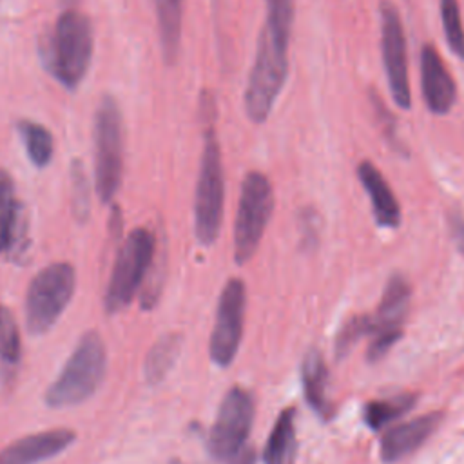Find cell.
<instances>
[{
  "mask_svg": "<svg viewBox=\"0 0 464 464\" xmlns=\"http://www.w3.org/2000/svg\"><path fill=\"white\" fill-rule=\"evenodd\" d=\"M92 47L89 18L76 9H65L42 45V58L49 72L65 89L74 91L91 67Z\"/></svg>",
  "mask_w": 464,
  "mask_h": 464,
  "instance_id": "6da1fadb",
  "label": "cell"
},
{
  "mask_svg": "<svg viewBox=\"0 0 464 464\" xmlns=\"http://www.w3.org/2000/svg\"><path fill=\"white\" fill-rule=\"evenodd\" d=\"M107 372V350L98 332H87L65 361L62 372L45 392L51 408L74 406L87 401L102 384Z\"/></svg>",
  "mask_w": 464,
  "mask_h": 464,
  "instance_id": "7a4b0ae2",
  "label": "cell"
},
{
  "mask_svg": "<svg viewBox=\"0 0 464 464\" xmlns=\"http://www.w3.org/2000/svg\"><path fill=\"white\" fill-rule=\"evenodd\" d=\"M288 74V42L263 27L254 65L245 89V111L254 123H263L285 85Z\"/></svg>",
  "mask_w": 464,
  "mask_h": 464,
  "instance_id": "3957f363",
  "label": "cell"
},
{
  "mask_svg": "<svg viewBox=\"0 0 464 464\" xmlns=\"http://www.w3.org/2000/svg\"><path fill=\"white\" fill-rule=\"evenodd\" d=\"M254 422V401L243 388H230L223 397L208 433V451L223 464H254L256 453L248 446Z\"/></svg>",
  "mask_w": 464,
  "mask_h": 464,
  "instance_id": "277c9868",
  "label": "cell"
},
{
  "mask_svg": "<svg viewBox=\"0 0 464 464\" xmlns=\"http://www.w3.org/2000/svg\"><path fill=\"white\" fill-rule=\"evenodd\" d=\"M225 178L219 143L212 125H208L199 160L194 194V232L201 245L210 246L219 236L223 218Z\"/></svg>",
  "mask_w": 464,
  "mask_h": 464,
  "instance_id": "5b68a950",
  "label": "cell"
},
{
  "mask_svg": "<svg viewBox=\"0 0 464 464\" xmlns=\"http://www.w3.org/2000/svg\"><path fill=\"white\" fill-rule=\"evenodd\" d=\"M76 288V272L69 263H51L29 283L25 294V326L29 334H45L60 319Z\"/></svg>",
  "mask_w": 464,
  "mask_h": 464,
  "instance_id": "8992f818",
  "label": "cell"
},
{
  "mask_svg": "<svg viewBox=\"0 0 464 464\" xmlns=\"http://www.w3.org/2000/svg\"><path fill=\"white\" fill-rule=\"evenodd\" d=\"M156 239L149 228H134L121 243L105 292V308L114 314L125 308L143 285L154 261Z\"/></svg>",
  "mask_w": 464,
  "mask_h": 464,
  "instance_id": "52a82bcc",
  "label": "cell"
},
{
  "mask_svg": "<svg viewBox=\"0 0 464 464\" xmlns=\"http://www.w3.org/2000/svg\"><path fill=\"white\" fill-rule=\"evenodd\" d=\"M123 172L121 114L112 96H103L94 114V181L103 203L118 192Z\"/></svg>",
  "mask_w": 464,
  "mask_h": 464,
  "instance_id": "ba28073f",
  "label": "cell"
},
{
  "mask_svg": "<svg viewBox=\"0 0 464 464\" xmlns=\"http://www.w3.org/2000/svg\"><path fill=\"white\" fill-rule=\"evenodd\" d=\"M274 210V190L261 172H248L241 183V194L234 221V259L246 263L257 250Z\"/></svg>",
  "mask_w": 464,
  "mask_h": 464,
  "instance_id": "9c48e42d",
  "label": "cell"
},
{
  "mask_svg": "<svg viewBox=\"0 0 464 464\" xmlns=\"http://www.w3.org/2000/svg\"><path fill=\"white\" fill-rule=\"evenodd\" d=\"M245 306H246L245 283L237 277L228 279L218 301L216 321H214L210 344H208L210 359L221 368L228 366L239 350L241 337H243Z\"/></svg>",
  "mask_w": 464,
  "mask_h": 464,
  "instance_id": "30bf717a",
  "label": "cell"
},
{
  "mask_svg": "<svg viewBox=\"0 0 464 464\" xmlns=\"http://www.w3.org/2000/svg\"><path fill=\"white\" fill-rule=\"evenodd\" d=\"M381 34L382 62L392 96L399 107L408 109L411 105V94L408 80L406 36L401 16L395 5L390 2H382L381 5Z\"/></svg>",
  "mask_w": 464,
  "mask_h": 464,
  "instance_id": "8fae6325",
  "label": "cell"
},
{
  "mask_svg": "<svg viewBox=\"0 0 464 464\" xmlns=\"http://www.w3.org/2000/svg\"><path fill=\"white\" fill-rule=\"evenodd\" d=\"M76 439L67 428H54L16 439L0 451V464H38L65 451Z\"/></svg>",
  "mask_w": 464,
  "mask_h": 464,
  "instance_id": "7c38bea8",
  "label": "cell"
},
{
  "mask_svg": "<svg viewBox=\"0 0 464 464\" xmlns=\"http://www.w3.org/2000/svg\"><path fill=\"white\" fill-rule=\"evenodd\" d=\"M420 76H422V96L428 109L435 114L450 112L457 98V87L440 54L431 45H424L422 49Z\"/></svg>",
  "mask_w": 464,
  "mask_h": 464,
  "instance_id": "4fadbf2b",
  "label": "cell"
},
{
  "mask_svg": "<svg viewBox=\"0 0 464 464\" xmlns=\"http://www.w3.org/2000/svg\"><path fill=\"white\" fill-rule=\"evenodd\" d=\"M440 419H442V413L431 411L422 417L393 426L381 439V459L392 464L410 455L433 433Z\"/></svg>",
  "mask_w": 464,
  "mask_h": 464,
  "instance_id": "5bb4252c",
  "label": "cell"
},
{
  "mask_svg": "<svg viewBox=\"0 0 464 464\" xmlns=\"http://www.w3.org/2000/svg\"><path fill=\"white\" fill-rule=\"evenodd\" d=\"M357 176L370 196L377 225L397 228L401 223V207L381 170L372 161H361L357 167Z\"/></svg>",
  "mask_w": 464,
  "mask_h": 464,
  "instance_id": "9a60e30c",
  "label": "cell"
},
{
  "mask_svg": "<svg viewBox=\"0 0 464 464\" xmlns=\"http://www.w3.org/2000/svg\"><path fill=\"white\" fill-rule=\"evenodd\" d=\"M25 230L14 183L5 170H0V252H22L25 248Z\"/></svg>",
  "mask_w": 464,
  "mask_h": 464,
  "instance_id": "2e32d148",
  "label": "cell"
},
{
  "mask_svg": "<svg viewBox=\"0 0 464 464\" xmlns=\"http://www.w3.org/2000/svg\"><path fill=\"white\" fill-rule=\"evenodd\" d=\"M408 304H410L408 281L401 276H392L384 288V294L375 315L370 317L372 334L386 332V330H402L401 324L406 317Z\"/></svg>",
  "mask_w": 464,
  "mask_h": 464,
  "instance_id": "e0dca14e",
  "label": "cell"
},
{
  "mask_svg": "<svg viewBox=\"0 0 464 464\" xmlns=\"http://www.w3.org/2000/svg\"><path fill=\"white\" fill-rule=\"evenodd\" d=\"M301 377H303V390L304 399L310 408L328 419L332 413V406L328 401V370L324 364L323 355L317 350H310L301 364Z\"/></svg>",
  "mask_w": 464,
  "mask_h": 464,
  "instance_id": "ac0fdd59",
  "label": "cell"
},
{
  "mask_svg": "<svg viewBox=\"0 0 464 464\" xmlns=\"http://www.w3.org/2000/svg\"><path fill=\"white\" fill-rule=\"evenodd\" d=\"M295 410L286 408L279 413L263 450L265 464H292L295 459Z\"/></svg>",
  "mask_w": 464,
  "mask_h": 464,
  "instance_id": "d6986e66",
  "label": "cell"
},
{
  "mask_svg": "<svg viewBox=\"0 0 464 464\" xmlns=\"http://www.w3.org/2000/svg\"><path fill=\"white\" fill-rule=\"evenodd\" d=\"M160 40L165 60L172 63L178 56L179 38H181V18H183V0H154Z\"/></svg>",
  "mask_w": 464,
  "mask_h": 464,
  "instance_id": "ffe728a7",
  "label": "cell"
},
{
  "mask_svg": "<svg viewBox=\"0 0 464 464\" xmlns=\"http://www.w3.org/2000/svg\"><path fill=\"white\" fill-rule=\"evenodd\" d=\"M181 350V337L178 334H167L160 337L149 350L143 364L145 379L150 384L160 382L174 366Z\"/></svg>",
  "mask_w": 464,
  "mask_h": 464,
  "instance_id": "44dd1931",
  "label": "cell"
},
{
  "mask_svg": "<svg viewBox=\"0 0 464 464\" xmlns=\"http://www.w3.org/2000/svg\"><path fill=\"white\" fill-rule=\"evenodd\" d=\"M16 129L29 161L38 169L47 167L53 160V150H54V141L49 129L31 120H20Z\"/></svg>",
  "mask_w": 464,
  "mask_h": 464,
  "instance_id": "7402d4cb",
  "label": "cell"
},
{
  "mask_svg": "<svg viewBox=\"0 0 464 464\" xmlns=\"http://www.w3.org/2000/svg\"><path fill=\"white\" fill-rule=\"evenodd\" d=\"M415 402L413 395H399L393 399L384 401H372L364 406V422L372 430H381L392 420L399 419L402 413H406Z\"/></svg>",
  "mask_w": 464,
  "mask_h": 464,
  "instance_id": "603a6c76",
  "label": "cell"
},
{
  "mask_svg": "<svg viewBox=\"0 0 464 464\" xmlns=\"http://www.w3.org/2000/svg\"><path fill=\"white\" fill-rule=\"evenodd\" d=\"M440 18L448 45L451 51L464 60V27L457 0H440Z\"/></svg>",
  "mask_w": 464,
  "mask_h": 464,
  "instance_id": "cb8c5ba5",
  "label": "cell"
},
{
  "mask_svg": "<svg viewBox=\"0 0 464 464\" xmlns=\"http://www.w3.org/2000/svg\"><path fill=\"white\" fill-rule=\"evenodd\" d=\"M22 355L20 330L11 310L0 304V359L5 362H18Z\"/></svg>",
  "mask_w": 464,
  "mask_h": 464,
  "instance_id": "d4e9b609",
  "label": "cell"
},
{
  "mask_svg": "<svg viewBox=\"0 0 464 464\" xmlns=\"http://www.w3.org/2000/svg\"><path fill=\"white\" fill-rule=\"evenodd\" d=\"M266 2V22L268 29L277 38L288 42L292 22H294V0H265Z\"/></svg>",
  "mask_w": 464,
  "mask_h": 464,
  "instance_id": "484cf974",
  "label": "cell"
},
{
  "mask_svg": "<svg viewBox=\"0 0 464 464\" xmlns=\"http://www.w3.org/2000/svg\"><path fill=\"white\" fill-rule=\"evenodd\" d=\"M71 181H72V212L76 221L83 223L91 208V185L85 167L80 160L71 163Z\"/></svg>",
  "mask_w": 464,
  "mask_h": 464,
  "instance_id": "4316f807",
  "label": "cell"
},
{
  "mask_svg": "<svg viewBox=\"0 0 464 464\" xmlns=\"http://www.w3.org/2000/svg\"><path fill=\"white\" fill-rule=\"evenodd\" d=\"M402 330H386L373 334V341L368 346V361H379L388 353V350L401 339Z\"/></svg>",
  "mask_w": 464,
  "mask_h": 464,
  "instance_id": "83f0119b",
  "label": "cell"
},
{
  "mask_svg": "<svg viewBox=\"0 0 464 464\" xmlns=\"http://www.w3.org/2000/svg\"><path fill=\"white\" fill-rule=\"evenodd\" d=\"M451 230H453V237H455L459 248L464 252V219L460 216L451 218Z\"/></svg>",
  "mask_w": 464,
  "mask_h": 464,
  "instance_id": "f1b7e54d",
  "label": "cell"
}]
</instances>
